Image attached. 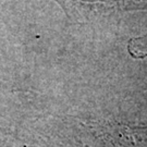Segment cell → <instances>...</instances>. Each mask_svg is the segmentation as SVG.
Instances as JSON below:
<instances>
[{
    "label": "cell",
    "mask_w": 147,
    "mask_h": 147,
    "mask_svg": "<svg viewBox=\"0 0 147 147\" xmlns=\"http://www.w3.org/2000/svg\"><path fill=\"white\" fill-rule=\"evenodd\" d=\"M129 53L134 58H145L147 56V34L129 42Z\"/></svg>",
    "instance_id": "6da1fadb"
}]
</instances>
